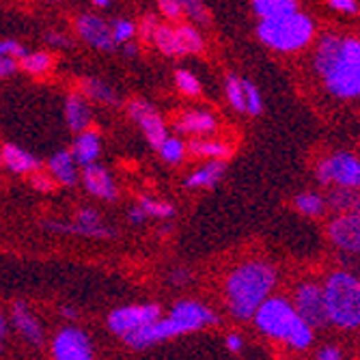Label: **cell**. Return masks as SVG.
Listing matches in <instances>:
<instances>
[{
  "label": "cell",
  "mask_w": 360,
  "mask_h": 360,
  "mask_svg": "<svg viewBox=\"0 0 360 360\" xmlns=\"http://www.w3.org/2000/svg\"><path fill=\"white\" fill-rule=\"evenodd\" d=\"M313 65L335 97H360V39L339 35L321 37Z\"/></svg>",
  "instance_id": "6da1fadb"
},
{
  "label": "cell",
  "mask_w": 360,
  "mask_h": 360,
  "mask_svg": "<svg viewBox=\"0 0 360 360\" xmlns=\"http://www.w3.org/2000/svg\"><path fill=\"white\" fill-rule=\"evenodd\" d=\"M276 285V270L266 261H246L226 278V304L233 317L252 319Z\"/></svg>",
  "instance_id": "7a4b0ae2"
},
{
  "label": "cell",
  "mask_w": 360,
  "mask_h": 360,
  "mask_svg": "<svg viewBox=\"0 0 360 360\" xmlns=\"http://www.w3.org/2000/svg\"><path fill=\"white\" fill-rule=\"evenodd\" d=\"M252 319L266 337L283 341L293 349H307L313 343V326L285 298H268Z\"/></svg>",
  "instance_id": "3957f363"
},
{
  "label": "cell",
  "mask_w": 360,
  "mask_h": 360,
  "mask_svg": "<svg viewBox=\"0 0 360 360\" xmlns=\"http://www.w3.org/2000/svg\"><path fill=\"white\" fill-rule=\"evenodd\" d=\"M323 291L330 323L341 330L360 328V278L352 272L337 270L323 281Z\"/></svg>",
  "instance_id": "277c9868"
},
{
  "label": "cell",
  "mask_w": 360,
  "mask_h": 360,
  "mask_svg": "<svg viewBox=\"0 0 360 360\" xmlns=\"http://www.w3.org/2000/svg\"><path fill=\"white\" fill-rule=\"evenodd\" d=\"M257 35L268 48L276 52H298L307 48L315 35V24L307 13L293 11L281 18L261 20Z\"/></svg>",
  "instance_id": "5b68a950"
},
{
  "label": "cell",
  "mask_w": 360,
  "mask_h": 360,
  "mask_svg": "<svg viewBox=\"0 0 360 360\" xmlns=\"http://www.w3.org/2000/svg\"><path fill=\"white\" fill-rule=\"evenodd\" d=\"M317 179L323 186L360 190V160L352 153H333L317 165Z\"/></svg>",
  "instance_id": "8992f818"
},
{
  "label": "cell",
  "mask_w": 360,
  "mask_h": 360,
  "mask_svg": "<svg viewBox=\"0 0 360 360\" xmlns=\"http://www.w3.org/2000/svg\"><path fill=\"white\" fill-rule=\"evenodd\" d=\"M293 307H296L300 317L309 321L313 328H321V326L330 323L323 285L315 281H302L293 289Z\"/></svg>",
  "instance_id": "52a82bcc"
},
{
  "label": "cell",
  "mask_w": 360,
  "mask_h": 360,
  "mask_svg": "<svg viewBox=\"0 0 360 360\" xmlns=\"http://www.w3.org/2000/svg\"><path fill=\"white\" fill-rule=\"evenodd\" d=\"M158 319H160V307L158 304H132V307L115 309L108 315V328L115 335L125 337V335L134 333L139 328H145V326H149Z\"/></svg>",
  "instance_id": "ba28073f"
},
{
  "label": "cell",
  "mask_w": 360,
  "mask_h": 360,
  "mask_svg": "<svg viewBox=\"0 0 360 360\" xmlns=\"http://www.w3.org/2000/svg\"><path fill=\"white\" fill-rule=\"evenodd\" d=\"M54 360H93V347L84 330L76 326H65L52 341Z\"/></svg>",
  "instance_id": "9c48e42d"
},
{
  "label": "cell",
  "mask_w": 360,
  "mask_h": 360,
  "mask_svg": "<svg viewBox=\"0 0 360 360\" xmlns=\"http://www.w3.org/2000/svg\"><path fill=\"white\" fill-rule=\"evenodd\" d=\"M127 112H129V117H132L139 123V127L143 129V134H145V139L149 141L151 147L160 149V145L169 139L165 121H162V117L158 115V110L149 102L132 100V102L127 104Z\"/></svg>",
  "instance_id": "30bf717a"
},
{
  "label": "cell",
  "mask_w": 360,
  "mask_h": 360,
  "mask_svg": "<svg viewBox=\"0 0 360 360\" xmlns=\"http://www.w3.org/2000/svg\"><path fill=\"white\" fill-rule=\"evenodd\" d=\"M76 30L78 37H82L91 48L102 50V52H115L117 50V39L112 32V24L106 20L97 18L93 13H84L76 20Z\"/></svg>",
  "instance_id": "8fae6325"
},
{
  "label": "cell",
  "mask_w": 360,
  "mask_h": 360,
  "mask_svg": "<svg viewBox=\"0 0 360 360\" xmlns=\"http://www.w3.org/2000/svg\"><path fill=\"white\" fill-rule=\"evenodd\" d=\"M328 238L337 248L360 255V210L339 214L328 226Z\"/></svg>",
  "instance_id": "7c38bea8"
},
{
  "label": "cell",
  "mask_w": 360,
  "mask_h": 360,
  "mask_svg": "<svg viewBox=\"0 0 360 360\" xmlns=\"http://www.w3.org/2000/svg\"><path fill=\"white\" fill-rule=\"evenodd\" d=\"M179 335H184L181 328H179V323L169 315L167 319H158V321L145 326V328H139L134 333L125 335L123 341L129 347H134V349H145V347H151L155 343H162V341L179 337Z\"/></svg>",
  "instance_id": "4fadbf2b"
},
{
  "label": "cell",
  "mask_w": 360,
  "mask_h": 360,
  "mask_svg": "<svg viewBox=\"0 0 360 360\" xmlns=\"http://www.w3.org/2000/svg\"><path fill=\"white\" fill-rule=\"evenodd\" d=\"M171 317L179 323L184 335L203 330V328H207V326L218 323V315L210 307H205L201 302H192V300L177 302L171 311Z\"/></svg>",
  "instance_id": "5bb4252c"
},
{
  "label": "cell",
  "mask_w": 360,
  "mask_h": 360,
  "mask_svg": "<svg viewBox=\"0 0 360 360\" xmlns=\"http://www.w3.org/2000/svg\"><path fill=\"white\" fill-rule=\"evenodd\" d=\"M82 184L86 192H91L97 199L115 201L117 199V184L112 181V175L102 165H89L82 169Z\"/></svg>",
  "instance_id": "9a60e30c"
},
{
  "label": "cell",
  "mask_w": 360,
  "mask_h": 360,
  "mask_svg": "<svg viewBox=\"0 0 360 360\" xmlns=\"http://www.w3.org/2000/svg\"><path fill=\"white\" fill-rule=\"evenodd\" d=\"M13 326L15 330L30 343V345H44V330L37 317L24 302H13Z\"/></svg>",
  "instance_id": "2e32d148"
},
{
  "label": "cell",
  "mask_w": 360,
  "mask_h": 360,
  "mask_svg": "<svg viewBox=\"0 0 360 360\" xmlns=\"http://www.w3.org/2000/svg\"><path fill=\"white\" fill-rule=\"evenodd\" d=\"M78 162L72 151L60 149L48 160L50 175L60 184V186H74L78 181Z\"/></svg>",
  "instance_id": "e0dca14e"
},
{
  "label": "cell",
  "mask_w": 360,
  "mask_h": 360,
  "mask_svg": "<svg viewBox=\"0 0 360 360\" xmlns=\"http://www.w3.org/2000/svg\"><path fill=\"white\" fill-rule=\"evenodd\" d=\"M3 162L5 167L11 171V173H18V175H28V173H37L41 162L37 155H32L30 151L18 147V145H11L7 143L3 147Z\"/></svg>",
  "instance_id": "ac0fdd59"
},
{
  "label": "cell",
  "mask_w": 360,
  "mask_h": 360,
  "mask_svg": "<svg viewBox=\"0 0 360 360\" xmlns=\"http://www.w3.org/2000/svg\"><path fill=\"white\" fill-rule=\"evenodd\" d=\"M72 153H74L76 162H78L82 169L89 167V165H95L97 158H100V153H102L100 134L93 132V129H84V132H80L78 139L74 141Z\"/></svg>",
  "instance_id": "d6986e66"
},
{
  "label": "cell",
  "mask_w": 360,
  "mask_h": 360,
  "mask_svg": "<svg viewBox=\"0 0 360 360\" xmlns=\"http://www.w3.org/2000/svg\"><path fill=\"white\" fill-rule=\"evenodd\" d=\"M65 121L74 132H84L91 125V106L82 95L74 93L65 100Z\"/></svg>",
  "instance_id": "ffe728a7"
},
{
  "label": "cell",
  "mask_w": 360,
  "mask_h": 360,
  "mask_svg": "<svg viewBox=\"0 0 360 360\" xmlns=\"http://www.w3.org/2000/svg\"><path fill=\"white\" fill-rule=\"evenodd\" d=\"M216 127V119L205 110H192L175 121V129L181 134H210Z\"/></svg>",
  "instance_id": "44dd1931"
},
{
  "label": "cell",
  "mask_w": 360,
  "mask_h": 360,
  "mask_svg": "<svg viewBox=\"0 0 360 360\" xmlns=\"http://www.w3.org/2000/svg\"><path fill=\"white\" fill-rule=\"evenodd\" d=\"M224 171H226V165L222 160H210L207 165H203L201 169H196L192 175H188L186 186L188 188H212L222 179Z\"/></svg>",
  "instance_id": "7402d4cb"
},
{
  "label": "cell",
  "mask_w": 360,
  "mask_h": 360,
  "mask_svg": "<svg viewBox=\"0 0 360 360\" xmlns=\"http://www.w3.org/2000/svg\"><path fill=\"white\" fill-rule=\"evenodd\" d=\"M328 207L335 210L337 214L358 212L360 210V192L354 190V188H339V186H335V190L328 196Z\"/></svg>",
  "instance_id": "603a6c76"
},
{
  "label": "cell",
  "mask_w": 360,
  "mask_h": 360,
  "mask_svg": "<svg viewBox=\"0 0 360 360\" xmlns=\"http://www.w3.org/2000/svg\"><path fill=\"white\" fill-rule=\"evenodd\" d=\"M252 9L261 20H272L298 11L296 0H252Z\"/></svg>",
  "instance_id": "cb8c5ba5"
},
{
  "label": "cell",
  "mask_w": 360,
  "mask_h": 360,
  "mask_svg": "<svg viewBox=\"0 0 360 360\" xmlns=\"http://www.w3.org/2000/svg\"><path fill=\"white\" fill-rule=\"evenodd\" d=\"M82 91L93 102H100V104H106V106L119 104V97H117L115 89L110 84H106L104 80H100V78H86L82 82Z\"/></svg>",
  "instance_id": "d4e9b609"
},
{
  "label": "cell",
  "mask_w": 360,
  "mask_h": 360,
  "mask_svg": "<svg viewBox=\"0 0 360 360\" xmlns=\"http://www.w3.org/2000/svg\"><path fill=\"white\" fill-rule=\"evenodd\" d=\"M175 30H177L179 54H199V52H203V37L199 35V30L188 26V24H181Z\"/></svg>",
  "instance_id": "484cf974"
},
{
  "label": "cell",
  "mask_w": 360,
  "mask_h": 360,
  "mask_svg": "<svg viewBox=\"0 0 360 360\" xmlns=\"http://www.w3.org/2000/svg\"><path fill=\"white\" fill-rule=\"evenodd\" d=\"M188 149L194 153V155H199V158H210V160H222L226 158L229 153H231V147L220 143V141H201V139H196L188 145Z\"/></svg>",
  "instance_id": "4316f807"
},
{
  "label": "cell",
  "mask_w": 360,
  "mask_h": 360,
  "mask_svg": "<svg viewBox=\"0 0 360 360\" xmlns=\"http://www.w3.org/2000/svg\"><path fill=\"white\" fill-rule=\"evenodd\" d=\"M20 68L30 76L48 74L52 68V56L48 52H28L24 58H20Z\"/></svg>",
  "instance_id": "83f0119b"
},
{
  "label": "cell",
  "mask_w": 360,
  "mask_h": 360,
  "mask_svg": "<svg viewBox=\"0 0 360 360\" xmlns=\"http://www.w3.org/2000/svg\"><path fill=\"white\" fill-rule=\"evenodd\" d=\"M155 46L160 48L162 54L167 56H177L179 54V44H177V30L169 24H162L155 30Z\"/></svg>",
  "instance_id": "f1b7e54d"
},
{
  "label": "cell",
  "mask_w": 360,
  "mask_h": 360,
  "mask_svg": "<svg viewBox=\"0 0 360 360\" xmlns=\"http://www.w3.org/2000/svg\"><path fill=\"white\" fill-rule=\"evenodd\" d=\"M296 207L307 216H319L328 207V199H323L317 192H302L296 196Z\"/></svg>",
  "instance_id": "f546056e"
},
{
  "label": "cell",
  "mask_w": 360,
  "mask_h": 360,
  "mask_svg": "<svg viewBox=\"0 0 360 360\" xmlns=\"http://www.w3.org/2000/svg\"><path fill=\"white\" fill-rule=\"evenodd\" d=\"M226 97H229V104L236 110L246 112V86H244V80L238 78L236 74L226 78Z\"/></svg>",
  "instance_id": "4dcf8cb0"
},
{
  "label": "cell",
  "mask_w": 360,
  "mask_h": 360,
  "mask_svg": "<svg viewBox=\"0 0 360 360\" xmlns=\"http://www.w3.org/2000/svg\"><path fill=\"white\" fill-rule=\"evenodd\" d=\"M184 153H186V145L181 139L169 136L165 143L160 145V155L165 162H169V165H177V162H181Z\"/></svg>",
  "instance_id": "1f68e13d"
},
{
  "label": "cell",
  "mask_w": 360,
  "mask_h": 360,
  "mask_svg": "<svg viewBox=\"0 0 360 360\" xmlns=\"http://www.w3.org/2000/svg\"><path fill=\"white\" fill-rule=\"evenodd\" d=\"M139 205L147 212V216L151 218H171L175 214L173 205L171 203H162V201H155V199H149V196H141Z\"/></svg>",
  "instance_id": "d6a6232c"
},
{
  "label": "cell",
  "mask_w": 360,
  "mask_h": 360,
  "mask_svg": "<svg viewBox=\"0 0 360 360\" xmlns=\"http://www.w3.org/2000/svg\"><path fill=\"white\" fill-rule=\"evenodd\" d=\"M181 11L196 24H210V13L201 0H179Z\"/></svg>",
  "instance_id": "836d02e7"
},
{
  "label": "cell",
  "mask_w": 360,
  "mask_h": 360,
  "mask_svg": "<svg viewBox=\"0 0 360 360\" xmlns=\"http://www.w3.org/2000/svg\"><path fill=\"white\" fill-rule=\"evenodd\" d=\"M112 32H115V39L119 46L127 44V41H132L134 35L139 32V26L134 22H129V20H115L112 22Z\"/></svg>",
  "instance_id": "e575fe53"
},
{
  "label": "cell",
  "mask_w": 360,
  "mask_h": 360,
  "mask_svg": "<svg viewBox=\"0 0 360 360\" xmlns=\"http://www.w3.org/2000/svg\"><path fill=\"white\" fill-rule=\"evenodd\" d=\"M175 82H177V89H179L181 93H186V95H199V93H201L199 80H196L194 74H190L188 70H177Z\"/></svg>",
  "instance_id": "d590c367"
},
{
  "label": "cell",
  "mask_w": 360,
  "mask_h": 360,
  "mask_svg": "<svg viewBox=\"0 0 360 360\" xmlns=\"http://www.w3.org/2000/svg\"><path fill=\"white\" fill-rule=\"evenodd\" d=\"M244 86H246V112L255 117L264 110V100H261L259 89L250 80H244Z\"/></svg>",
  "instance_id": "8d00e7d4"
},
{
  "label": "cell",
  "mask_w": 360,
  "mask_h": 360,
  "mask_svg": "<svg viewBox=\"0 0 360 360\" xmlns=\"http://www.w3.org/2000/svg\"><path fill=\"white\" fill-rule=\"evenodd\" d=\"M158 7H160L162 15L169 20H179V15L184 13L179 0H158Z\"/></svg>",
  "instance_id": "74e56055"
},
{
  "label": "cell",
  "mask_w": 360,
  "mask_h": 360,
  "mask_svg": "<svg viewBox=\"0 0 360 360\" xmlns=\"http://www.w3.org/2000/svg\"><path fill=\"white\" fill-rule=\"evenodd\" d=\"M0 54L3 56H13V58H24L28 52H26V48L22 46V44H18V41H13V39H5L3 44H0Z\"/></svg>",
  "instance_id": "f35d334b"
},
{
  "label": "cell",
  "mask_w": 360,
  "mask_h": 360,
  "mask_svg": "<svg viewBox=\"0 0 360 360\" xmlns=\"http://www.w3.org/2000/svg\"><path fill=\"white\" fill-rule=\"evenodd\" d=\"M155 30H158L155 18H153V15H145V20H143L141 26H139V35H141V39H143V41L155 39Z\"/></svg>",
  "instance_id": "ab89813d"
},
{
  "label": "cell",
  "mask_w": 360,
  "mask_h": 360,
  "mask_svg": "<svg viewBox=\"0 0 360 360\" xmlns=\"http://www.w3.org/2000/svg\"><path fill=\"white\" fill-rule=\"evenodd\" d=\"M328 5L335 11L345 13V15H356L358 13V3H356V0H328Z\"/></svg>",
  "instance_id": "60d3db41"
},
{
  "label": "cell",
  "mask_w": 360,
  "mask_h": 360,
  "mask_svg": "<svg viewBox=\"0 0 360 360\" xmlns=\"http://www.w3.org/2000/svg\"><path fill=\"white\" fill-rule=\"evenodd\" d=\"M18 68H20L18 58H13V56H3V58H0V76H3V78L13 76L18 72Z\"/></svg>",
  "instance_id": "b9f144b4"
},
{
  "label": "cell",
  "mask_w": 360,
  "mask_h": 360,
  "mask_svg": "<svg viewBox=\"0 0 360 360\" xmlns=\"http://www.w3.org/2000/svg\"><path fill=\"white\" fill-rule=\"evenodd\" d=\"M44 39H46V44L56 46V48H70L72 46V41L65 37L63 32H56V30H48L46 35H44Z\"/></svg>",
  "instance_id": "7bdbcfd3"
},
{
  "label": "cell",
  "mask_w": 360,
  "mask_h": 360,
  "mask_svg": "<svg viewBox=\"0 0 360 360\" xmlns=\"http://www.w3.org/2000/svg\"><path fill=\"white\" fill-rule=\"evenodd\" d=\"M52 179H54L52 175H32L30 184H32V188H35L37 192H50L54 188Z\"/></svg>",
  "instance_id": "ee69618b"
},
{
  "label": "cell",
  "mask_w": 360,
  "mask_h": 360,
  "mask_svg": "<svg viewBox=\"0 0 360 360\" xmlns=\"http://www.w3.org/2000/svg\"><path fill=\"white\" fill-rule=\"evenodd\" d=\"M317 360H343V352L335 345H326L317 352Z\"/></svg>",
  "instance_id": "f6af8a7d"
},
{
  "label": "cell",
  "mask_w": 360,
  "mask_h": 360,
  "mask_svg": "<svg viewBox=\"0 0 360 360\" xmlns=\"http://www.w3.org/2000/svg\"><path fill=\"white\" fill-rule=\"evenodd\" d=\"M127 218H129V222H134V224H143L149 216H147V212L141 205H134V207H129Z\"/></svg>",
  "instance_id": "bcb514c9"
},
{
  "label": "cell",
  "mask_w": 360,
  "mask_h": 360,
  "mask_svg": "<svg viewBox=\"0 0 360 360\" xmlns=\"http://www.w3.org/2000/svg\"><path fill=\"white\" fill-rule=\"evenodd\" d=\"M169 281H171L173 285L181 287V285H186V283L190 281V272L184 270V268H177V270H173V272L169 274Z\"/></svg>",
  "instance_id": "7dc6e473"
},
{
  "label": "cell",
  "mask_w": 360,
  "mask_h": 360,
  "mask_svg": "<svg viewBox=\"0 0 360 360\" xmlns=\"http://www.w3.org/2000/svg\"><path fill=\"white\" fill-rule=\"evenodd\" d=\"M226 347H229V352H233V354L242 352V347H244L242 337H240V335H229V337H226Z\"/></svg>",
  "instance_id": "c3c4849f"
},
{
  "label": "cell",
  "mask_w": 360,
  "mask_h": 360,
  "mask_svg": "<svg viewBox=\"0 0 360 360\" xmlns=\"http://www.w3.org/2000/svg\"><path fill=\"white\" fill-rule=\"evenodd\" d=\"M123 50H125V56H129V58H134V56L139 54V48H136V44H132V41L123 44Z\"/></svg>",
  "instance_id": "681fc988"
},
{
  "label": "cell",
  "mask_w": 360,
  "mask_h": 360,
  "mask_svg": "<svg viewBox=\"0 0 360 360\" xmlns=\"http://www.w3.org/2000/svg\"><path fill=\"white\" fill-rule=\"evenodd\" d=\"M60 315H63V317H72V319H74V317H76V311H74L72 307H63V309H60Z\"/></svg>",
  "instance_id": "f907efd6"
},
{
  "label": "cell",
  "mask_w": 360,
  "mask_h": 360,
  "mask_svg": "<svg viewBox=\"0 0 360 360\" xmlns=\"http://www.w3.org/2000/svg\"><path fill=\"white\" fill-rule=\"evenodd\" d=\"M0 339H7V321H5V317L3 319H0Z\"/></svg>",
  "instance_id": "816d5d0a"
},
{
  "label": "cell",
  "mask_w": 360,
  "mask_h": 360,
  "mask_svg": "<svg viewBox=\"0 0 360 360\" xmlns=\"http://www.w3.org/2000/svg\"><path fill=\"white\" fill-rule=\"evenodd\" d=\"M93 5H95V7H108V5H110V0H93Z\"/></svg>",
  "instance_id": "f5cc1de1"
},
{
  "label": "cell",
  "mask_w": 360,
  "mask_h": 360,
  "mask_svg": "<svg viewBox=\"0 0 360 360\" xmlns=\"http://www.w3.org/2000/svg\"><path fill=\"white\" fill-rule=\"evenodd\" d=\"M48 3H60V0H48Z\"/></svg>",
  "instance_id": "db71d44e"
},
{
  "label": "cell",
  "mask_w": 360,
  "mask_h": 360,
  "mask_svg": "<svg viewBox=\"0 0 360 360\" xmlns=\"http://www.w3.org/2000/svg\"><path fill=\"white\" fill-rule=\"evenodd\" d=\"M358 278H360V276H358Z\"/></svg>",
  "instance_id": "11a10c76"
}]
</instances>
